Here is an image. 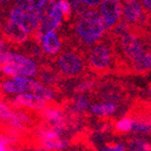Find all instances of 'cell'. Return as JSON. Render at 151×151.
I'll return each instance as SVG.
<instances>
[{
    "mask_svg": "<svg viewBox=\"0 0 151 151\" xmlns=\"http://www.w3.org/2000/svg\"><path fill=\"white\" fill-rule=\"evenodd\" d=\"M148 92H149V94H150V95H151V87H150V88H149V90H148Z\"/></svg>",
    "mask_w": 151,
    "mask_h": 151,
    "instance_id": "33",
    "label": "cell"
},
{
    "mask_svg": "<svg viewBox=\"0 0 151 151\" xmlns=\"http://www.w3.org/2000/svg\"><path fill=\"white\" fill-rule=\"evenodd\" d=\"M148 37L149 39H150V45H151V23H150V25H149V28H148V31H147V36H146V38Z\"/></svg>",
    "mask_w": 151,
    "mask_h": 151,
    "instance_id": "31",
    "label": "cell"
},
{
    "mask_svg": "<svg viewBox=\"0 0 151 151\" xmlns=\"http://www.w3.org/2000/svg\"><path fill=\"white\" fill-rule=\"evenodd\" d=\"M131 67V70H133L135 73L145 74L151 71V50H146L143 55L136 60H134Z\"/></svg>",
    "mask_w": 151,
    "mask_h": 151,
    "instance_id": "13",
    "label": "cell"
},
{
    "mask_svg": "<svg viewBox=\"0 0 151 151\" xmlns=\"http://www.w3.org/2000/svg\"><path fill=\"white\" fill-rule=\"evenodd\" d=\"M101 1L103 0H83V2L86 3L87 6H89V8H95V6L101 4Z\"/></svg>",
    "mask_w": 151,
    "mask_h": 151,
    "instance_id": "27",
    "label": "cell"
},
{
    "mask_svg": "<svg viewBox=\"0 0 151 151\" xmlns=\"http://www.w3.org/2000/svg\"><path fill=\"white\" fill-rule=\"evenodd\" d=\"M41 115L47 123V126L63 134L67 128V119L65 112L60 108L56 106H45L41 110Z\"/></svg>",
    "mask_w": 151,
    "mask_h": 151,
    "instance_id": "10",
    "label": "cell"
},
{
    "mask_svg": "<svg viewBox=\"0 0 151 151\" xmlns=\"http://www.w3.org/2000/svg\"><path fill=\"white\" fill-rule=\"evenodd\" d=\"M10 19L20 25L28 34H35L41 22V15L38 10H25L15 5L10 12Z\"/></svg>",
    "mask_w": 151,
    "mask_h": 151,
    "instance_id": "4",
    "label": "cell"
},
{
    "mask_svg": "<svg viewBox=\"0 0 151 151\" xmlns=\"http://www.w3.org/2000/svg\"><path fill=\"white\" fill-rule=\"evenodd\" d=\"M13 107H21L34 111H41L47 106V101L34 92H22L16 94L14 99L10 101Z\"/></svg>",
    "mask_w": 151,
    "mask_h": 151,
    "instance_id": "9",
    "label": "cell"
},
{
    "mask_svg": "<svg viewBox=\"0 0 151 151\" xmlns=\"http://www.w3.org/2000/svg\"><path fill=\"white\" fill-rule=\"evenodd\" d=\"M9 0H0V3H3V2H8Z\"/></svg>",
    "mask_w": 151,
    "mask_h": 151,
    "instance_id": "32",
    "label": "cell"
},
{
    "mask_svg": "<svg viewBox=\"0 0 151 151\" xmlns=\"http://www.w3.org/2000/svg\"><path fill=\"white\" fill-rule=\"evenodd\" d=\"M127 149L126 145H124V144H117V143H114V144H107L105 146L101 148V150H105V151H125Z\"/></svg>",
    "mask_w": 151,
    "mask_h": 151,
    "instance_id": "26",
    "label": "cell"
},
{
    "mask_svg": "<svg viewBox=\"0 0 151 151\" xmlns=\"http://www.w3.org/2000/svg\"><path fill=\"white\" fill-rule=\"evenodd\" d=\"M57 3L59 4L61 11L63 13V18L69 19L72 16V14H73V9H72L71 2L69 0H58Z\"/></svg>",
    "mask_w": 151,
    "mask_h": 151,
    "instance_id": "24",
    "label": "cell"
},
{
    "mask_svg": "<svg viewBox=\"0 0 151 151\" xmlns=\"http://www.w3.org/2000/svg\"><path fill=\"white\" fill-rule=\"evenodd\" d=\"M48 0H15V5L25 10H40Z\"/></svg>",
    "mask_w": 151,
    "mask_h": 151,
    "instance_id": "18",
    "label": "cell"
},
{
    "mask_svg": "<svg viewBox=\"0 0 151 151\" xmlns=\"http://www.w3.org/2000/svg\"><path fill=\"white\" fill-rule=\"evenodd\" d=\"M1 132H2V130H1V129H0V134H1Z\"/></svg>",
    "mask_w": 151,
    "mask_h": 151,
    "instance_id": "34",
    "label": "cell"
},
{
    "mask_svg": "<svg viewBox=\"0 0 151 151\" xmlns=\"http://www.w3.org/2000/svg\"><path fill=\"white\" fill-rule=\"evenodd\" d=\"M5 50V43L4 40H3V38L0 36V51H4Z\"/></svg>",
    "mask_w": 151,
    "mask_h": 151,
    "instance_id": "30",
    "label": "cell"
},
{
    "mask_svg": "<svg viewBox=\"0 0 151 151\" xmlns=\"http://www.w3.org/2000/svg\"><path fill=\"white\" fill-rule=\"evenodd\" d=\"M133 129V117L131 115L124 116L114 124V130L119 134H126Z\"/></svg>",
    "mask_w": 151,
    "mask_h": 151,
    "instance_id": "15",
    "label": "cell"
},
{
    "mask_svg": "<svg viewBox=\"0 0 151 151\" xmlns=\"http://www.w3.org/2000/svg\"><path fill=\"white\" fill-rule=\"evenodd\" d=\"M143 39H146V36H143L132 29V31L124 34L119 37V45L124 55L133 63L139 58L146 51Z\"/></svg>",
    "mask_w": 151,
    "mask_h": 151,
    "instance_id": "3",
    "label": "cell"
},
{
    "mask_svg": "<svg viewBox=\"0 0 151 151\" xmlns=\"http://www.w3.org/2000/svg\"><path fill=\"white\" fill-rule=\"evenodd\" d=\"M99 13L107 31L112 30L121 20L123 15V5L121 0H103L99 4Z\"/></svg>",
    "mask_w": 151,
    "mask_h": 151,
    "instance_id": "8",
    "label": "cell"
},
{
    "mask_svg": "<svg viewBox=\"0 0 151 151\" xmlns=\"http://www.w3.org/2000/svg\"><path fill=\"white\" fill-rule=\"evenodd\" d=\"M59 72L65 77H76L81 75L85 69V61L75 52H65L57 59Z\"/></svg>",
    "mask_w": 151,
    "mask_h": 151,
    "instance_id": "7",
    "label": "cell"
},
{
    "mask_svg": "<svg viewBox=\"0 0 151 151\" xmlns=\"http://www.w3.org/2000/svg\"><path fill=\"white\" fill-rule=\"evenodd\" d=\"M2 35L10 42L20 45L28 40V36L30 34L25 32L19 24L9 19L2 25Z\"/></svg>",
    "mask_w": 151,
    "mask_h": 151,
    "instance_id": "11",
    "label": "cell"
},
{
    "mask_svg": "<svg viewBox=\"0 0 151 151\" xmlns=\"http://www.w3.org/2000/svg\"><path fill=\"white\" fill-rule=\"evenodd\" d=\"M75 31L81 42L90 45L101 40L107 30L99 11L89 9L78 15Z\"/></svg>",
    "mask_w": 151,
    "mask_h": 151,
    "instance_id": "1",
    "label": "cell"
},
{
    "mask_svg": "<svg viewBox=\"0 0 151 151\" xmlns=\"http://www.w3.org/2000/svg\"><path fill=\"white\" fill-rule=\"evenodd\" d=\"M39 79L45 86H54L58 81V75L51 69H42L39 73Z\"/></svg>",
    "mask_w": 151,
    "mask_h": 151,
    "instance_id": "19",
    "label": "cell"
},
{
    "mask_svg": "<svg viewBox=\"0 0 151 151\" xmlns=\"http://www.w3.org/2000/svg\"><path fill=\"white\" fill-rule=\"evenodd\" d=\"M114 61V51L109 43H97L88 54V65L98 73L107 72L111 69Z\"/></svg>",
    "mask_w": 151,
    "mask_h": 151,
    "instance_id": "2",
    "label": "cell"
},
{
    "mask_svg": "<svg viewBox=\"0 0 151 151\" xmlns=\"http://www.w3.org/2000/svg\"><path fill=\"white\" fill-rule=\"evenodd\" d=\"M127 146H128L127 149H129V150H151V144L147 143L145 139H141V137H132L128 141Z\"/></svg>",
    "mask_w": 151,
    "mask_h": 151,
    "instance_id": "20",
    "label": "cell"
},
{
    "mask_svg": "<svg viewBox=\"0 0 151 151\" xmlns=\"http://www.w3.org/2000/svg\"><path fill=\"white\" fill-rule=\"evenodd\" d=\"M90 107V101L86 95L81 94L79 96L75 98L73 101L72 106H71V111L73 113H83L87 109Z\"/></svg>",
    "mask_w": 151,
    "mask_h": 151,
    "instance_id": "17",
    "label": "cell"
},
{
    "mask_svg": "<svg viewBox=\"0 0 151 151\" xmlns=\"http://www.w3.org/2000/svg\"><path fill=\"white\" fill-rule=\"evenodd\" d=\"M111 31H112L113 36H115V37H121L124 34H126V33L132 31V25L127 22L125 19H123V20H119V22L116 23Z\"/></svg>",
    "mask_w": 151,
    "mask_h": 151,
    "instance_id": "21",
    "label": "cell"
},
{
    "mask_svg": "<svg viewBox=\"0 0 151 151\" xmlns=\"http://www.w3.org/2000/svg\"><path fill=\"white\" fill-rule=\"evenodd\" d=\"M142 2H143L144 9L151 14V0H142Z\"/></svg>",
    "mask_w": 151,
    "mask_h": 151,
    "instance_id": "28",
    "label": "cell"
},
{
    "mask_svg": "<svg viewBox=\"0 0 151 151\" xmlns=\"http://www.w3.org/2000/svg\"><path fill=\"white\" fill-rule=\"evenodd\" d=\"M6 150H10V148L3 142L0 141V151H6Z\"/></svg>",
    "mask_w": 151,
    "mask_h": 151,
    "instance_id": "29",
    "label": "cell"
},
{
    "mask_svg": "<svg viewBox=\"0 0 151 151\" xmlns=\"http://www.w3.org/2000/svg\"><path fill=\"white\" fill-rule=\"evenodd\" d=\"M50 17L51 19L54 21V23L56 24V27H57V29L60 27L61 24V21H63V11H61L60 6H59V4L57 3V1L56 2L53 3V5H52V8H51V11H50Z\"/></svg>",
    "mask_w": 151,
    "mask_h": 151,
    "instance_id": "22",
    "label": "cell"
},
{
    "mask_svg": "<svg viewBox=\"0 0 151 151\" xmlns=\"http://www.w3.org/2000/svg\"><path fill=\"white\" fill-rule=\"evenodd\" d=\"M91 113L101 117H107L114 114L117 111V105L114 101H106L101 104H95L90 107Z\"/></svg>",
    "mask_w": 151,
    "mask_h": 151,
    "instance_id": "14",
    "label": "cell"
},
{
    "mask_svg": "<svg viewBox=\"0 0 151 151\" xmlns=\"http://www.w3.org/2000/svg\"><path fill=\"white\" fill-rule=\"evenodd\" d=\"M70 2L72 5V9H73V12H75L77 15H79L87 10V4L83 2V0H71Z\"/></svg>",
    "mask_w": 151,
    "mask_h": 151,
    "instance_id": "25",
    "label": "cell"
},
{
    "mask_svg": "<svg viewBox=\"0 0 151 151\" xmlns=\"http://www.w3.org/2000/svg\"><path fill=\"white\" fill-rule=\"evenodd\" d=\"M36 135L39 149L42 150H63L68 147V142L61 137V134L49 126L38 128Z\"/></svg>",
    "mask_w": 151,
    "mask_h": 151,
    "instance_id": "6",
    "label": "cell"
},
{
    "mask_svg": "<svg viewBox=\"0 0 151 151\" xmlns=\"http://www.w3.org/2000/svg\"><path fill=\"white\" fill-rule=\"evenodd\" d=\"M40 43L42 45V49L45 53L49 55H55L57 54L61 48V42L59 37L55 33V31H49L42 36Z\"/></svg>",
    "mask_w": 151,
    "mask_h": 151,
    "instance_id": "12",
    "label": "cell"
},
{
    "mask_svg": "<svg viewBox=\"0 0 151 151\" xmlns=\"http://www.w3.org/2000/svg\"><path fill=\"white\" fill-rule=\"evenodd\" d=\"M5 63H12L17 65L20 76L33 77L38 73L37 65L33 59L6 50L0 51V65Z\"/></svg>",
    "mask_w": 151,
    "mask_h": 151,
    "instance_id": "5",
    "label": "cell"
},
{
    "mask_svg": "<svg viewBox=\"0 0 151 151\" xmlns=\"http://www.w3.org/2000/svg\"><path fill=\"white\" fill-rule=\"evenodd\" d=\"M1 89L4 91L5 93L14 94V95L24 92L22 87L20 86V83H18L16 79H14L13 77H10V79H6V81H2V83H1Z\"/></svg>",
    "mask_w": 151,
    "mask_h": 151,
    "instance_id": "16",
    "label": "cell"
},
{
    "mask_svg": "<svg viewBox=\"0 0 151 151\" xmlns=\"http://www.w3.org/2000/svg\"><path fill=\"white\" fill-rule=\"evenodd\" d=\"M94 87V81L91 79H85L81 83H79L77 86L75 87V92L79 94H83L88 92V91L92 90V88Z\"/></svg>",
    "mask_w": 151,
    "mask_h": 151,
    "instance_id": "23",
    "label": "cell"
}]
</instances>
